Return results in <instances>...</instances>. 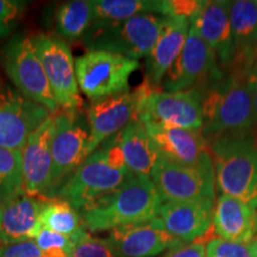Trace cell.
Segmentation results:
<instances>
[{
	"instance_id": "26",
	"label": "cell",
	"mask_w": 257,
	"mask_h": 257,
	"mask_svg": "<svg viewBox=\"0 0 257 257\" xmlns=\"http://www.w3.org/2000/svg\"><path fill=\"white\" fill-rule=\"evenodd\" d=\"M94 24L115 23L140 15H157L159 0H91Z\"/></svg>"
},
{
	"instance_id": "10",
	"label": "cell",
	"mask_w": 257,
	"mask_h": 257,
	"mask_svg": "<svg viewBox=\"0 0 257 257\" xmlns=\"http://www.w3.org/2000/svg\"><path fill=\"white\" fill-rule=\"evenodd\" d=\"M224 73L214 51L191 25L185 46L167 72L161 89L167 92H181L204 88L208 83L221 78Z\"/></svg>"
},
{
	"instance_id": "1",
	"label": "cell",
	"mask_w": 257,
	"mask_h": 257,
	"mask_svg": "<svg viewBox=\"0 0 257 257\" xmlns=\"http://www.w3.org/2000/svg\"><path fill=\"white\" fill-rule=\"evenodd\" d=\"M162 200L148 176L131 175L110 194L79 212L88 232L111 231L157 218Z\"/></svg>"
},
{
	"instance_id": "18",
	"label": "cell",
	"mask_w": 257,
	"mask_h": 257,
	"mask_svg": "<svg viewBox=\"0 0 257 257\" xmlns=\"http://www.w3.org/2000/svg\"><path fill=\"white\" fill-rule=\"evenodd\" d=\"M146 128L162 157L182 165H197L211 159L207 140L201 131L146 121Z\"/></svg>"
},
{
	"instance_id": "15",
	"label": "cell",
	"mask_w": 257,
	"mask_h": 257,
	"mask_svg": "<svg viewBox=\"0 0 257 257\" xmlns=\"http://www.w3.org/2000/svg\"><path fill=\"white\" fill-rule=\"evenodd\" d=\"M107 242L118 257H156L184 243L172 236L159 218L115 227L108 233Z\"/></svg>"
},
{
	"instance_id": "23",
	"label": "cell",
	"mask_w": 257,
	"mask_h": 257,
	"mask_svg": "<svg viewBox=\"0 0 257 257\" xmlns=\"http://www.w3.org/2000/svg\"><path fill=\"white\" fill-rule=\"evenodd\" d=\"M230 21L234 42V60L230 70L246 75L257 66V2H231Z\"/></svg>"
},
{
	"instance_id": "22",
	"label": "cell",
	"mask_w": 257,
	"mask_h": 257,
	"mask_svg": "<svg viewBox=\"0 0 257 257\" xmlns=\"http://www.w3.org/2000/svg\"><path fill=\"white\" fill-rule=\"evenodd\" d=\"M212 229L221 239L250 243L257 236V208L231 195L216 199Z\"/></svg>"
},
{
	"instance_id": "8",
	"label": "cell",
	"mask_w": 257,
	"mask_h": 257,
	"mask_svg": "<svg viewBox=\"0 0 257 257\" xmlns=\"http://www.w3.org/2000/svg\"><path fill=\"white\" fill-rule=\"evenodd\" d=\"M81 110H60L55 113L51 141L53 166L47 198H55L64 182L88 157L89 128L86 114Z\"/></svg>"
},
{
	"instance_id": "30",
	"label": "cell",
	"mask_w": 257,
	"mask_h": 257,
	"mask_svg": "<svg viewBox=\"0 0 257 257\" xmlns=\"http://www.w3.org/2000/svg\"><path fill=\"white\" fill-rule=\"evenodd\" d=\"M34 240L41 250V257H72L74 244L70 237L42 227Z\"/></svg>"
},
{
	"instance_id": "12",
	"label": "cell",
	"mask_w": 257,
	"mask_h": 257,
	"mask_svg": "<svg viewBox=\"0 0 257 257\" xmlns=\"http://www.w3.org/2000/svg\"><path fill=\"white\" fill-rule=\"evenodd\" d=\"M32 40L60 108L81 110L82 98L76 80L75 60L68 43L50 35H36Z\"/></svg>"
},
{
	"instance_id": "2",
	"label": "cell",
	"mask_w": 257,
	"mask_h": 257,
	"mask_svg": "<svg viewBox=\"0 0 257 257\" xmlns=\"http://www.w3.org/2000/svg\"><path fill=\"white\" fill-rule=\"evenodd\" d=\"M216 189L257 208V131L210 138Z\"/></svg>"
},
{
	"instance_id": "33",
	"label": "cell",
	"mask_w": 257,
	"mask_h": 257,
	"mask_svg": "<svg viewBox=\"0 0 257 257\" xmlns=\"http://www.w3.org/2000/svg\"><path fill=\"white\" fill-rule=\"evenodd\" d=\"M27 2L0 0V40L8 37L24 14Z\"/></svg>"
},
{
	"instance_id": "17",
	"label": "cell",
	"mask_w": 257,
	"mask_h": 257,
	"mask_svg": "<svg viewBox=\"0 0 257 257\" xmlns=\"http://www.w3.org/2000/svg\"><path fill=\"white\" fill-rule=\"evenodd\" d=\"M230 6L231 2L227 0H206L198 15L189 21L205 43L214 51L223 70L232 68L234 60Z\"/></svg>"
},
{
	"instance_id": "6",
	"label": "cell",
	"mask_w": 257,
	"mask_h": 257,
	"mask_svg": "<svg viewBox=\"0 0 257 257\" xmlns=\"http://www.w3.org/2000/svg\"><path fill=\"white\" fill-rule=\"evenodd\" d=\"M0 62L15 88L25 98L50 113L60 111L32 37L28 35L12 37L0 51Z\"/></svg>"
},
{
	"instance_id": "14",
	"label": "cell",
	"mask_w": 257,
	"mask_h": 257,
	"mask_svg": "<svg viewBox=\"0 0 257 257\" xmlns=\"http://www.w3.org/2000/svg\"><path fill=\"white\" fill-rule=\"evenodd\" d=\"M51 113L0 81V147L22 150L28 138Z\"/></svg>"
},
{
	"instance_id": "24",
	"label": "cell",
	"mask_w": 257,
	"mask_h": 257,
	"mask_svg": "<svg viewBox=\"0 0 257 257\" xmlns=\"http://www.w3.org/2000/svg\"><path fill=\"white\" fill-rule=\"evenodd\" d=\"M114 137L123 152L127 169L133 174L150 178L160 154L143 121L138 118L131 120Z\"/></svg>"
},
{
	"instance_id": "7",
	"label": "cell",
	"mask_w": 257,
	"mask_h": 257,
	"mask_svg": "<svg viewBox=\"0 0 257 257\" xmlns=\"http://www.w3.org/2000/svg\"><path fill=\"white\" fill-rule=\"evenodd\" d=\"M150 180L162 202L192 201L214 206L216 181L212 159L197 165H182L160 155Z\"/></svg>"
},
{
	"instance_id": "5",
	"label": "cell",
	"mask_w": 257,
	"mask_h": 257,
	"mask_svg": "<svg viewBox=\"0 0 257 257\" xmlns=\"http://www.w3.org/2000/svg\"><path fill=\"white\" fill-rule=\"evenodd\" d=\"M166 17L148 14L115 23L93 24L82 38L88 50H104L128 59L147 57L155 46Z\"/></svg>"
},
{
	"instance_id": "29",
	"label": "cell",
	"mask_w": 257,
	"mask_h": 257,
	"mask_svg": "<svg viewBox=\"0 0 257 257\" xmlns=\"http://www.w3.org/2000/svg\"><path fill=\"white\" fill-rule=\"evenodd\" d=\"M72 257H118L107 239L93 237L85 227L72 237Z\"/></svg>"
},
{
	"instance_id": "9",
	"label": "cell",
	"mask_w": 257,
	"mask_h": 257,
	"mask_svg": "<svg viewBox=\"0 0 257 257\" xmlns=\"http://www.w3.org/2000/svg\"><path fill=\"white\" fill-rule=\"evenodd\" d=\"M140 61L104 50H87L75 59V74L80 92L99 100L130 91L131 75Z\"/></svg>"
},
{
	"instance_id": "16",
	"label": "cell",
	"mask_w": 257,
	"mask_h": 257,
	"mask_svg": "<svg viewBox=\"0 0 257 257\" xmlns=\"http://www.w3.org/2000/svg\"><path fill=\"white\" fill-rule=\"evenodd\" d=\"M55 113H51L28 138L22 149L23 191L34 197L47 198L51 176V141Z\"/></svg>"
},
{
	"instance_id": "35",
	"label": "cell",
	"mask_w": 257,
	"mask_h": 257,
	"mask_svg": "<svg viewBox=\"0 0 257 257\" xmlns=\"http://www.w3.org/2000/svg\"><path fill=\"white\" fill-rule=\"evenodd\" d=\"M206 243L204 240L181 243L175 248L168 250V252L162 257H206Z\"/></svg>"
},
{
	"instance_id": "37",
	"label": "cell",
	"mask_w": 257,
	"mask_h": 257,
	"mask_svg": "<svg viewBox=\"0 0 257 257\" xmlns=\"http://www.w3.org/2000/svg\"><path fill=\"white\" fill-rule=\"evenodd\" d=\"M256 257H257V256H256Z\"/></svg>"
},
{
	"instance_id": "19",
	"label": "cell",
	"mask_w": 257,
	"mask_h": 257,
	"mask_svg": "<svg viewBox=\"0 0 257 257\" xmlns=\"http://www.w3.org/2000/svg\"><path fill=\"white\" fill-rule=\"evenodd\" d=\"M44 197L29 195L24 191L0 204V243L35 239L42 229L41 212Z\"/></svg>"
},
{
	"instance_id": "20",
	"label": "cell",
	"mask_w": 257,
	"mask_h": 257,
	"mask_svg": "<svg viewBox=\"0 0 257 257\" xmlns=\"http://www.w3.org/2000/svg\"><path fill=\"white\" fill-rule=\"evenodd\" d=\"M214 206L192 201H166L160 206L157 218L175 238L192 243L205 237L212 227Z\"/></svg>"
},
{
	"instance_id": "21",
	"label": "cell",
	"mask_w": 257,
	"mask_h": 257,
	"mask_svg": "<svg viewBox=\"0 0 257 257\" xmlns=\"http://www.w3.org/2000/svg\"><path fill=\"white\" fill-rule=\"evenodd\" d=\"M191 23L187 18L166 17L155 46L146 57V80L154 88H161L163 79L181 53Z\"/></svg>"
},
{
	"instance_id": "4",
	"label": "cell",
	"mask_w": 257,
	"mask_h": 257,
	"mask_svg": "<svg viewBox=\"0 0 257 257\" xmlns=\"http://www.w3.org/2000/svg\"><path fill=\"white\" fill-rule=\"evenodd\" d=\"M130 175L119 144L112 137L83 161L55 198L66 200L80 212L119 188Z\"/></svg>"
},
{
	"instance_id": "31",
	"label": "cell",
	"mask_w": 257,
	"mask_h": 257,
	"mask_svg": "<svg viewBox=\"0 0 257 257\" xmlns=\"http://www.w3.org/2000/svg\"><path fill=\"white\" fill-rule=\"evenodd\" d=\"M257 236L250 243H237L219 237L208 239L206 257H256Z\"/></svg>"
},
{
	"instance_id": "3",
	"label": "cell",
	"mask_w": 257,
	"mask_h": 257,
	"mask_svg": "<svg viewBox=\"0 0 257 257\" xmlns=\"http://www.w3.org/2000/svg\"><path fill=\"white\" fill-rule=\"evenodd\" d=\"M201 134L216 137L252 130L257 124L246 75L229 70L221 78L201 88Z\"/></svg>"
},
{
	"instance_id": "25",
	"label": "cell",
	"mask_w": 257,
	"mask_h": 257,
	"mask_svg": "<svg viewBox=\"0 0 257 257\" xmlns=\"http://www.w3.org/2000/svg\"><path fill=\"white\" fill-rule=\"evenodd\" d=\"M56 31L63 41L83 38L94 24L91 0H72L59 6L55 16Z\"/></svg>"
},
{
	"instance_id": "34",
	"label": "cell",
	"mask_w": 257,
	"mask_h": 257,
	"mask_svg": "<svg viewBox=\"0 0 257 257\" xmlns=\"http://www.w3.org/2000/svg\"><path fill=\"white\" fill-rule=\"evenodd\" d=\"M0 257H41V250L34 239L9 244L0 243Z\"/></svg>"
},
{
	"instance_id": "13",
	"label": "cell",
	"mask_w": 257,
	"mask_h": 257,
	"mask_svg": "<svg viewBox=\"0 0 257 257\" xmlns=\"http://www.w3.org/2000/svg\"><path fill=\"white\" fill-rule=\"evenodd\" d=\"M201 88L167 92L150 87L138 110V119L169 126L201 131L204 125Z\"/></svg>"
},
{
	"instance_id": "36",
	"label": "cell",
	"mask_w": 257,
	"mask_h": 257,
	"mask_svg": "<svg viewBox=\"0 0 257 257\" xmlns=\"http://www.w3.org/2000/svg\"><path fill=\"white\" fill-rule=\"evenodd\" d=\"M246 83H248L250 95H251L253 112H255V119L257 123V66L246 74Z\"/></svg>"
},
{
	"instance_id": "28",
	"label": "cell",
	"mask_w": 257,
	"mask_h": 257,
	"mask_svg": "<svg viewBox=\"0 0 257 257\" xmlns=\"http://www.w3.org/2000/svg\"><path fill=\"white\" fill-rule=\"evenodd\" d=\"M23 192L22 150L0 147V204Z\"/></svg>"
},
{
	"instance_id": "11",
	"label": "cell",
	"mask_w": 257,
	"mask_h": 257,
	"mask_svg": "<svg viewBox=\"0 0 257 257\" xmlns=\"http://www.w3.org/2000/svg\"><path fill=\"white\" fill-rule=\"evenodd\" d=\"M152 86L144 80L134 91L93 100L85 108L89 128L87 155L102 143L120 133L131 120L138 118V110L144 95Z\"/></svg>"
},
{
	"instance_id": "27",
	"label": "cell",
	"mask_w": 257,
	"mask_h": 257,
	"mask_svg": "<svg viewBox=\"0 0 257 257\" xmlns=\"http://www.w3.org/2000/svg\"><path fill=\"white\" fill-rule=\"evenodd\" d=\"M42 227L67 237L75 236L83 229L81 216L69 202L60 198H44L41 212Z\"/></svg>"
},
{
	"instance_id": "32",
	"label": "cell",
	"mask_w": 257,
	"mask_h": 257,
	"mask_svg": "<svg viewBox=\"0 0 257 257\" xmlns=\"http://www.w3.org/2000/svg\"><path fill=\"white\" fill-rule=\"evenodd\" d=\"M206 0H159L157 15L163 17H182L191 21L198 15Z\"/></svg>"
}]
</instances>
